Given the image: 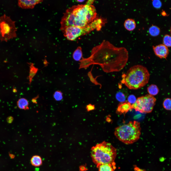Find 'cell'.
<instances>
[{"instance_id":"cell-1","label":"cell","mask_w":171,"mask_h":171,"mask_svg":"<svg viewBox=\"0 0 171 171\" xmlns=\"http://www.w3.org/2000/svg\"><path fill=\"white\" fill-rule=\"evenodd\" d=\"M93 65H100L105 72H119L125 66L128 52L124 47H116L107 41L93 48L90 56Z\"/></svg>"},{"instance_id":"cell-2","label":"cell","mask_w":171,"mask_h":171,"mask_svg":"<svg viewBox=\"0 0 171 171\" xmlns=\"http://www.w3.org/2000/svg\"><path fill=\"white\" fill-rule=\"evenodd\" d=\"M95 7L92 5H74L64 13L60 21L61 27H85L97 18Z\"/></svg>"},{"instance_id":"cell-3","label":"cell","mask_w":171,"mask_h":171,"mask_svg":"<svg viewBox=\"0 0 171 171\" xmlns=\"http://www.w3.org/2000/svg\"><path fill=\"white\" fill-rule=\"evenodd\" d=\"M150 77L146 67L142 65H136L122 75L121 82L128 89L137 90L145 86L148 82Z\"/></svg>"},{"instance_id":"cell-4","label":"cell","mask_w":171,"mask_h":171,"mask_svg":"<svg viewBox=\"0 0 171 171\" xmlns=\"http://www.w3.org/2000/svg\"><path fill=\"white\" fill-rule=\"evenodd\" d=\"M117 152L116 149L110 143L104 141L92 147L91 157L93 162L96 165L112 164L114 162Z\"/></svg>"},{"instance_id":"cell-5","label":"cell","mask_w":171,"mask_h":171,"mask_svg":"<svg viewBox=\"0 0 171 171\" xmlns=\"http://www.w3.org/2000/svg\"><path fill=\"white\" fill-rule=\"evenodd\" d=\"M141 130L140 123L134 120L116 127L114 134L116 138L121 142L126 144H130L139 139Z\"/></svg>"},{"instance_id":"cell-6","label":"cell","mask_w":171,"mask_h":171,"mask_svg":"<svg viewBox=\"0 0 171 171\" xmlns=\"http://www.w3.org/2000/svg\"><path fill=\"white\" fill-rule=\"evenodd\" d=\"M105 22L104 19L97 17L84 27L69 26L61 27L60 28L64 36L67 39L73 41L78 37L87 34L95 30H100L104 24Z\"/></svg>"},{"instance_id":"cell-7","label":"cell","mask_w":171,"mask_h":171,"mask_svg":"<svg viewBox=\"0 0 171 171\" xmlns=\"http://www.w3.org/2000/svg\"><path fill=\"white\" fill-rule=\"evenodd\" d=\"M15 21L4 14L0 17V40L7 42L17 37Z\"/></svg>"},{"instance_id":"cell-8","label":"cell","mask_w":171,"mask_h":171,"mask_svg":"<svg viewBox=\"0 0 171 171\" xmlns=\"http://www.w3.org/2000/svg\"><path fill=\"white\" fill-rule=\"evenodd\" d=\"M156 101V98L149 94L138 97L135 102L132 104L133 109L136 111L147 114L152 111Z\"/></svg>"},{"instance_id":"cell-9","label":"cell","mask_w":171,"mask_h":171,"mask_svg":"<svg viewBox=\"0 0 171 171\" xmlns=\"http://www.w3.org/2000/svg\"><path fill=\"white\" fill-rule=\"evenodd\" d=\"M153 49L155 55L160 58H166L169 53L168 48L163 44L153 46Z\"/></svg>"},{"instance_id":"cell-10","label":"cell","mask_w":171,"mask_h":171,"mask_svg":"<svg viewBox=\"0 0 171 171\" xmlns=\"http://www.w3.org/2000/svg\"><path fill=\"white\" fill-rule=\"evenodd\" d=\"M43 1L41 0H19L18 4L19 7L23 9H32L36 5Z\"/></svg>"},{"instance_id":"cell-11","label":"cell","mask_w":171,"mask_h":171,"mask_svg":"<svg viewBox=\"0 0 171 171\" xmlns=\"http://www.w3.org/2000/svg\"><path fill=\"white\" fill-rule=\"evenodd\" d=\"M133 109L132 104L128 101L120 103L118 105L116 113L119 115L126 114Z\"/></svg>"},{"instance_id":"cell-12","label":"cell","mask_w":171,"mask_h":171,"mask_svg":"<svg viewBox=\"0 0 171 171\" xmlns=\"http://www.w3.org/2000/svg\"><path fill=\"white\" fill-rule=\"evenodd\" d=\"M115 162L112 163L101 164L96 165L99 171H114L116 168Z\"/></svg>"},{"instance_id":"cell-13","label":"cell","mask_w":171,"mask_h":171,"mask_svg":"<svg viewBox=\"0 0 171 171\" xmlns=\"http://www.w3.org/2000/svg\"><path fill=\"white\" fill-rule=\"evenodd\" d=\"M128 95L127 91L124 89L118 92L116 94L115 97L117 100L120 103L126 101Z\"/></svg>"},{"instance_id":"cell-14","label":"cell","mask_w":171,"mask_h":171,"mask_svg":"<svg viewBox=\"0 0 171 171\" xmlns=\"http://www.w3.org/2000/svg\"><path fill=\"white\" fill-rule=\"evenodd\" d=\"M79 62V69L81 68L86 69L90 65H93L92 61L90 57L87 58L83 57Z\"/></svg>"},{"instance_id":"cell-15","label":"cell","mask_w":171,"mask_h":171,"mask_svg":"<svg viewBox=\"0 0 171 171\" xmlns=\"http://www.w3.org/2000/svg\"><path fill=\"white\" fill-rule=\"evenodd\" d=\"M124 25L126 29L131 31L133 30L135 28L136 24L135 21L133 19L128 18L125 20Z\"/></svg>"},{"instance_id":"cell-16","label":"cell","mask_w":171,"mask_h":171,"mask_svg":"<svg viewBox=\"0 0 171 171\" xmlns=\"http://www.w3.org/2000/svg\"><path fill=\"white\" fill-rule=\"evenodd\" d=\"M30 162L32 166L35 167H38L42 164V159L39 156L34 155L31 158Z\"/></svg>"},{"instance_id":"cell-17","label":"cell","mask_w":171,"mask_h":171,"mask_svg":"<svg viewBox=\"0 0 171 171\" xmlns=\"http://www.w3.org/2000/svg\"><path fill=\"white\" fill-rule=\"evenodd\" d=\"M18 106L20 109L25 110L28 109V101L24 98L20 99L17 101Z\"/></svg>"},{"instance_id":"cell-18","label":"cell","mask_w":171,"mask_h":171,"mask_svg":"<svg viewBox=\"0 0 171 171\" xmlns=\"http://www.w3.org/2000/svg\"><path fill=\"white\" fill-rule=\"evenodd\" d=\"M82 56V48L81 47H78L74 52L72 57L75 61H80L83 57Z\"/></svg>"},{"instance_id":"cell-19","label":"cell","mask_w":171,"mask_h":171,"mask_svg":"<svg viewBox=\"0 0 171 171\" xmlns=\"http://www.w3.org/2000/svg\"><path fill=\"white\" fill-rule=\"evenodd\" d=\"M30 65V71L28 79L29 80V84L30 85L32 81L33 77L37 73L38 69L35 67L34 66V64L32 63H28Z\"/></svg>"},{"instance_id":"cell-20","label":"cell","mask_w":171,"mask_h":171,"mask_svg":"<svg viewBox=\"0 0 171 171\" xmlns=\"http://www.w3.org/2000/svg\"><path fill=\"white\" fill-rule=\"evenodd\" d=\"M147 91L149 94L153 96L158 94L159 90L156 85L151 84L147 87Z\"/></svg>"},{"instance_id":"cell-21","label":"cell","mask_w":171,"mask_h":171,"mask_svg":"<svg viewBox=\"0 0 171 171\" xmlns=\"http://www.w3.org/2000/svg\"><path fill=\"white\" fill-rule=\"evenodd\" d=\"M160 32V28L155 25L151 26L149 29V32L150 34L152 36H156L158 35Z\"/></svg>"},{"instance_id":"cell-22","label":"cell","mask_w":171,"mask_h":171,"mask_svg":"<svg viewBox=\"0 0 171 171\" xmlns=\"http://www.w3.org/2000/svg\"><path fill=\"white\" fill-rule=\"evenodd\" d=\"M93 66L90 71L88 72V76L89 77L90 81L92 83L96 85H100V88H101L102 86L101 84L99 83L96 80L97 78L98 77H99V76H97L95 78H94L93 76L92 75L91 71L93 69Z\"/></svg>"},{"instance_id":"cell-23","label":"cell","mask_w":171,"mask_h":171,"mask_svg":"<svg viewBox=\"0 0 171 171\" xmlns=\"http://www.w3.org/2000/svg\"><path fill=\"white\" fill-rule=\"evenodd\" d=\"M163 44L167 47H171V36L166 34L165 35L163 39Z\"/></svg>"},{"instance_id":"cell-24","label":"cell","mask_w":171,"mask_h":171,"mask_svg":"<svg viewBox=\"0 0 171 171\" xmlns=\"http://www.w3.org/2000/svg\"><path fill=\"white\" fill-rule=\"evenodd\" d=\"M163 105L166 110H171V99L168 98L165 99L163 101Z\"/></svg>"},{"instance_id":"cell-25","label":"cell","mask_w":171,"mask_h":171,"mask_svg":"<svg viewBox=\"0 0 171 171\" xmlns=\"http://www.w3.org/2000/svg\"><path fill=\"white\" fill-rule=\"evenodd\" d=\"M53 97L56 100L61 101L63 98L62 93L60 91H56L53 94Z\"/></svg>"},{"instance_id":"cell-26","label":"cell","mask_w":171,"mask_h":171,"mask_svg":"<svg viewBox=\"0 0 171 171\" xmlns=\"http://www.w3.org/2000/svg\"><path fill=\"white\" fill-rule=\"evenodd\" d=\"M136 100L135 96L133 95H129L127 98L128 101L132 104L135 102Z\"/></svg>"},{"instance_id":"cell-27","label":"cell","mask_w":171,"mask_h":171,"mask_svg":"<svg viewBox=\"0 0 171 171\" xmlns=\"http://www.w3.org/2000/svg\"><path fill=\"white\" fill-rule=\"evenodd\" d=\"M152 4L153 6L155 8H160L162 6V3L158 0H153Z\"/></svg>"},{"instance_id":"cell-28","label":"cell","mask_w":171,"mask_h":171,"mask_svg":"<svg viewBox=\"0 0 171 171\" xmlns=\"http://www.w3.org/2000/svg\"><path fill=\"white\" fill-rule=\"evenodd\" d=\"M86 109L88 112L94 110L95 109V105L91 104H89L86 106Z\"/></svg>"},{"instance_id":"cell-29","label":"cell","mask_w":171,"mask_h":171,"mask_svg":"<svg viewBox=\"0 0 171 171\" xmlns=\"http://www.w3.org/2000/svg\"><path fill=\"white\" fill-rule=\"evenodd\" d=\"M9 154L10 157L12 159H14L15 157V155L13 154L9 153Z\"/></svg>"},{"instance_id":"cell-30","label":"cell","mask_w":171,"mask_h":171,"mask_svg":"<svg viewBox=\"0 0 171 171\" xmlns=\"http://www.w3.org/2000/svg\"><path fill=\"white\" fill-rule=\"evenodd\" d=\"M77 1L79 2H82L85 1V0H77Z\"/></svg>"},{"instance_id":"cell-31","label":"cell","mask_w":171,"mask_h":171,"mask_svg":"<svg viewBox=\"0 0 171 171\" xmlns=\"http://www.w3.org/2000/svg\"><path fill=\"white\" fill-rule=\"evenodd\" d=\"M170 33H171V28H170Z\"/></svg>"}]
</instances>
